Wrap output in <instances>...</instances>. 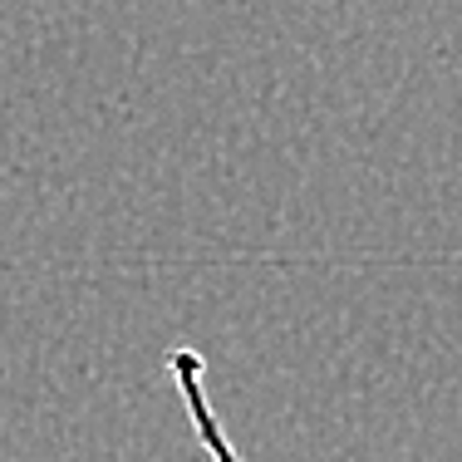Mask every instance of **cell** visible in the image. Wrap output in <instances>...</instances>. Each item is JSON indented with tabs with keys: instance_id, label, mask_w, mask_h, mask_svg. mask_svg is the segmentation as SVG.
Returning a JSON list of instances; mask_svg holds the SVG:
<instances>
[{
	"instance_id": "6da1fadb",
	"label": "cell",
	"mask_w": 462,
	"mask_h": 462,
	"mask_svg": "<svg viewBox=\"0 0 462 462\" xmlns=\"http://www.w3.org/2000/svg\"><path fill=\"white\" fill-rule=\"evenodd\" d=\"M162 365H168V379H172V389H178V403H182L187 423H192L197 443H202V453L212 462H241L236 443H231V433L222 423V413H217L212 399H207V365H202V355L187 349V345H178V349H168Z\"/></svg>"
}]
</instances>
